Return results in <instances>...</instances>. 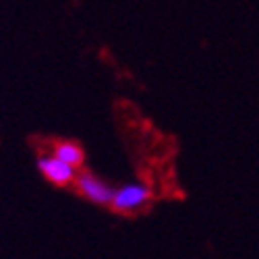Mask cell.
I'll use <instances>...</instances> for the list:
<instances>
[{
	"instance_id": "obj_1",
	"label": "cell",
	"mask_w": 259,
	"mask_h": 259,
	"mask_svg": "<svg viewBox=\"0 0 259 259\" xmlns=\"http://www.w3.org/2000/svg\"><path fill=\"white\" fill-rule=\"evenodd\" d=\"M152 199V191L145 183H126L114 189L112 193V201L108 207H112L114 211L120 213H133L145 207Z\"/></svg>"
},
{
	"instance_id": "obj_2",
	"label": "cell",
	"mask_w": 259,
	"mask_h": 259,
	"mask_svg": "<svg viewBox=\"0 0 259 259\" xmlns=\"http://www.w3.org/2000/svg\"><path fill=\"white\" fill-rule=\"evenodd\" d=\"M73 185H75V189L81 193L85 199L96 203V205H110V201H112L114 187L104 183L102 179H98L94 175V172L85 170V168L77 170V175L73 179Z\"/></svg>"
},
{
	"instance_id": "obj_3",
	"label": "cell",
	"mask_w": 259,
	"mask_h": 259,
	"mask_svg": "<svg viewBox=\"0 0 259 259\" xmlns=\"http://www.w3.org/2000/svg\"><path fill=\"white\" fill-rule=\"evenodd\" d=\"M37 170L41 172V177L48 179L52 185L56 187H67L73 183L75 175H77V168L58 160L56 156H39L37 158Z\"/></svg>"
},
{
	"instance_id": "obj_4",
	"label": "cell",
	"mask_w": 259,
	"mask_h": 259,
	"mask_svg": "<svg viewBox=\"0 0 259 259\" xmlns=\"http://www.w3.org/2000/svg\"><path fill=\"white\" fill-rule=\"evenodd\" d=\"M52 156H56L58 160L67 162L75 168H79L83 164V147L75 141H56L52 147Z\"/></svg>"
}]
</instances>
